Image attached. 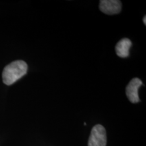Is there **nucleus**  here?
<instances>
[{"instance_id": "nucleus-1", "label": "nucleus", "mask_w": 146, "mask_h": 146, "mask_svg": "<svg viewBox=\"0 0 146 146\" xmlns=\"http://www.w3.org/2000/svg\"><path fill=\"white\" fill-rule=\"evenodd\" d=\"M28 66L23 60L12 62L5 67L2 73L3 82L5 85H11L26 74Z\"/></svg>"}, {"instance_id": "nucleus-2", "label": "nucleus", "mask_w": 146, "mask_h": 146, "mask_svg": "<svg viewBox=\"0 0 146 146\" xmlns=\"http://www.w3.org/2000/svg\"><path fill=\"white\" fill-rule=\"evenodd\" d=\"M106 145V132L105 128L101 125L94 127L89 137L88 146Z\"/></svg>"}, {"instance_id": "nucleus-3", "label": "nucleus", "mask_w": 146, "mask_h": 146, "mask_svg": "<svg viewBox=\"0 0 146 146\" xmlns=\"http://www.w3.org/2000/svg\"><path fill=\"white\" fill-rule=\"evenodd\" d=\"M121 8V2L118 0H102L100 2V10L108 15L118 14Z\"/></svg>"}, {"instance_id": "nucleus-4", "label": "nucleus", "mask_w": 146, "mask_h": 146, "mask_svg": "<svg viewBox=\"0 0 146 146\" xmlns=\"http://www.w3.org/2000/svg\"><path fill=\"white\" fill-rule=\"evenodd\" d=\"M142 84V81L138 78H133L128 84L126 88V94L131 103H137L139 101L138 89Z\"/></svg>"}, {"instance_id": "nucleus-5", "label": "nucleus", "mask_w": 146, "mask_h": 146, "mask_svg": "<svg viewBox=\"0 0 146 146\" xmlns=\"http://www.w3.org/2000/svg\"><path fill=\"white\" fill-rule=\"evenodd\" d=\"M132 45L131 40L127 38L121 39L116 45V53L120 58H127L129 56V50Z\"/></svg>"}, {"instance_id": "nucleus-6", "label": "nucleus", "mask_w": 146, "mask_h": 146, "mask_svg": "<svg viewBox=\"0 0 146 146\" xmlns=\"http://www.w3.org/2000/svg\"><path fill=\"white\" fill-rule=\"evenodd\" d=\"M143 23H144V25H146V16H144V18H143Z\"/></svg>"}]
</instances>
